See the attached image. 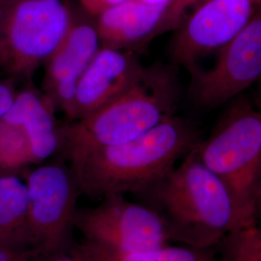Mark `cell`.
Instances as JSON below:
<instances>
[{"label":"cell","mask_w":261,"mask_h":261,"mask_svg":"<svg viewBox=\"0 0 261 261\" xmlns=\"http://www.w3.org/2000/svg\"><path fill=\"white\" fill-rule=\"evenodd\" d=\"M196 144L192 125L172 115L134 140L71 159V168L81 193L103 199L157 182Z\"/></svg>","instance_id":"cell-1"},{"label":"cell","mask_w":261,"mask_h":261,"mask_svg":"<svg viewBox=\"0 0 261 261\" xmlns=\"http://www.w3.org/2000/svg\"><path fill=\"white\" fill-rule=\"evenodd\" d=\"M140 192L163 219L169 240L208 249L237 229L232 197L193 150L177 168Z\"/></svg>","instance_id":"cell-2"},{"label":"cell","mask_w":261,"mask_h":261,"mask_svg":"<svg viewBox=\"0 0 261 261\" xmlns=\"http://www.w3.org/2000/svg\"><path fill=\"white\" fill-rule=\"evenodd\" d=\"M177 81L166 66L145 67L126 91L99 110L60 128V147L69 160L134 140L173 115Z\"/></svg>","instance_id":"cell-3"},{"label":"cell","mask_w":261,"mask_h":261,"mask_svg":"<svg viewBox=\"0 0 261 261\" xmlns=\"http://www.w3.org/2000/svg\"><path fill=\"white\" fill-rule=\"evenodd\" d=\"M232 197L237 229L256 224L254 199L261 172V108L238 103L221 126L193 149ZM236 230V229H235Z\"/></svg>","instance_id":"cell-4"},{"label":"cell","mask_w":261,"mask_h":261,"mask_svg":"<svg viewBox=\"0 0 261 261\" xmlns=\"http://www.w3.org/2000/svg\"><path fill=\"white\" fill-rule=\"evenodd\" d=\"M73 17L63 0H0V66L31 77L63 41Z\"/></svg>","instance_id":"cell-5"},{"label":"cell","mask_w":261,"mask_h":261,"mask_svg":"<svg viewBox=\"0 0 261 261\" xmlns=\"http://www.w3.org/2000/svg\"><path fill=\"white\" fill-rule=\"evenodd\" d=\"M32 257L42 261L66 252L81 193L72 168L48 164L28 173Z\"/></svg>","instance_id":"cell-6"},{"label":"cell","mask_w":261,"mask_h":261,"mask_svg":"<svg viewBox=\"0 0 261 261\" xmlns=\"http://www.w3.org/2000/svg\"><path fill=\"white\" fill-rule=\"evenodd\" d=\"M74 225L86 244L110 252H148L169 241L161 216L146 204L126 200L123 195L107 196L94 208L76 209Z\"/></svg>","instance_id":"cell-7"},{"label":"cell","mask_w":261,"mask_h":261,"mask_svg":"<svg viewBox=\"0 0 261 261\" xmlns=\"http://www.w3.org/2000/svg\"><path fill=\"white\" fill-rule=\"evenodd\" d=\"M191 92L202 107H216L242 93L261 77V10L221 48L212 68L190 70Z\"/></svg>","instance_id":"cell-8"},{"label":"cell","mask_w":261,"mask_h":261,"mask_svg":"<svg viewBox=\"0 0 261 261\" xmlns=\"http://www.w3.org/2000/svg\"><path fill=\"white\" fill-rule=\"evenodd\" d=\"M260 10L261 0L202 3L178 27L170 44L172 61L190 71L199 58L226 45Z\"/></svg>","instance_id":"cell-9"},{"label":"cell","mask_w":261,"mask_h":261,"mask_svg":"<svg viewBox=\"0 0 261 261\" xmlns=\"http://www.w3.org/2000/svg\"><path fill=\"white\" fill-rule=\"evenodd\" d=\"M101 47L96 21L74 15L63 41L45 63L43 93L68 118L80 80Z\"/></svg>","instance_id":"cell-10"},{"label":"cell","mask_w":261,"mask_h":261,"mask_svg":"<svg viewBox=\"0 0 261 261\" xmlns=\"http://www.w3.org/2000/svg\"><path fill=\"white\" fill-rule=\"evenodd\" d=\"M144 66L134 50L101 47L77 84L71 121L99 110L140 77Z\"/></svg>","instance_id":"cell-11"},{"label":"cell","mask_w":261,"mask_h":261,"mask_svg":"<svg viewBox=\"0 0 261 261\" xmlns=\"http://www.w3.org/2000/svg\"><path fill=\"white\" fill-rule=\"evenodd\" d=\"M168 6L125 0L105 10L94 17L102 47L137 51L162 34Z\"/></svg>","instance_id":"cell-12"},{"label":"cell","mask_w":261,"mask_h":261,"mask_svg":"<svg viewBox=\"0 0 261 261\" xmlns=\"http://www.w3.org/2000/svg\"><path fill=\"white\" fill-rule=\"evenodd\" d=\"M55 112L45 94L25 88L16 93L9 111L2 117L25 132L34 165L43 163L60 148V128L56 125Z\"/></svg>","instance_id":"cell-13"},{"label":"cell","mask_w":261,"mask_h":261,"mask_svg":"<svg viewBox=\"0 0 261 261\" xmlns=\"http://www.w3.org/2000/svg\"><path fill=\"white\" fill-rule=\"evenodd\" d=\"M27 182L18 175H0V247L32 256Z\"/></svg>","instance_id":"cell-14"},{"label":"cell","mask_w":261,"mask_h":261,"mask_svg":"<svg viewBox=\"0 0 261 261\" xmlns=\"http://www.w3.org/2000/svg\"><path fill=\"white\" fill-rule=\"evenodd\" d=\"M96 261H215L211 248L164 246L156 250L136 253H119L105 251L85 244L83 247Z\"/></svg>","instance_id":"cell-15"},{"label":"cell","mask_w":261,"mask_h":261,"mask_svg":"<svg viewBox=\"0 0 261 261\" xmlns=\"http://www.w3.org/2000/svg\"><path fill=\"white\" fill-rule=\"evenodd\" d=\"M34 165L28 136L23 129L0 119V175H17Z\"/></svg>","instance_id":"cell-16"},{"label":"cell","mask_w":261,"mask_h":261,"mask_svg":"<svg viewBox=\"0 0 261 261\" xmlns=\"http://www.w3.org/2000/svg\"><path fill=\"white\" fill-rule=\"evenodd\" d=\"M221 245V261H261V229L256 224L229 232Z\"/></svg>","instance_id":"cell-17"},{"label":"cell","mask_w":261,"mask_h":261,"mask_svg":"<svg viewBox=\"0 0 261 261\" xmlns=\"http://www.w3.org/2000/svg\"><path fill=\"white\" fill-rule=\"evenodd\" d=\"M206 1L208 0H173L166 13L162 27V34L170 29L177 28L189 10L195 9Z\"/></svg>","instance_id":"cell-18"},{"label":"cell","mask_w":261,"mask_h":261,"mask_svg":"<svg viewBox=\"0 0 261 261\" xmlns=\"http://www.w3.org/2000/svg\"><path fill=\"white\" fill-rule=\"evenodd\" d=\"M125 0H79L83 9L92 17H97L105 10L117 5Z\"/></svg>","instance_id":"cell-19"},{"label":"cell","mask_w":261,"mask_h":261,"mask_svg":"<svg viewBox=\"0 0 261 261\" xmlns=\"http://www.w3.org/2000/svg\"><path fill=\"white\" fill-rule=\"evenodd\" d=\"M16 93L12 84L0 82V119L9 111Z\"/></svg>","instance_id":"cell-20"},{"label":"cell","mask_w":261,"mask_h":261,"mask_svg":"<svg viewBox=\"0 0 261 261\" xmlns=\"http://www.w3.org/2000/svg\"><path fill=\"white\" fill-rule=\"evenodd\" d=\"M44 261H96L82 247L70 252H61Z\"/></svg>","instance_id":"cell-21"},{"label":"cell","mask_w":261,"mask_h":261,"mask_svg":"<svg viewBox=\"0 0 261 261\" xmlns=\"http://www.w3.org/2000/svg\"><path fill=\"white\" fill-rule=\"evenodd\" d=\"M31 257L28 253L12 252L0 247V261H30Z\"/></svg>","instance_id":"cell-22"},{"label":"cell","mask_w":261,"mask_h":261,"mask_svg":"<svg viewBox=\"0 0 261 261\" xmlns=\"http://www.w3.org/2000/svg\"><path fill=\"white\" fill-rule=\"evenodd\" d=\"M254 216H255L256 221L261 220V172L258 187H257V191H256V195H255V199H254Z\"/></svg>","instance_id":"cell-23"},{"label":"cell","mask_w":261,"mask_h":261,"mask_svg":"<svg viewBox=\"0 0 261 261\" xmlns=\"http://www.w3.org/2000/svg\"><path fill=\"white\" fill-rule=\"evenodd\" d=\"M140 1L149 5L160 6V5H170L173 0H140Z\"/></svg>","instance_id":"cell-24"},{"label":"cell","mask_w":261,"mask_h":261,"mask_svg":"<svg viewBox=\"0 0 261 261\" xmlns=\"http://www.w3.org/2000/svg\"><path fill=\"white\" fill-rule=\"evenodd\" d=\"M0 61H1V46H0Z\"/></svg>","instance_id":"cell-25"}]
</instances>
